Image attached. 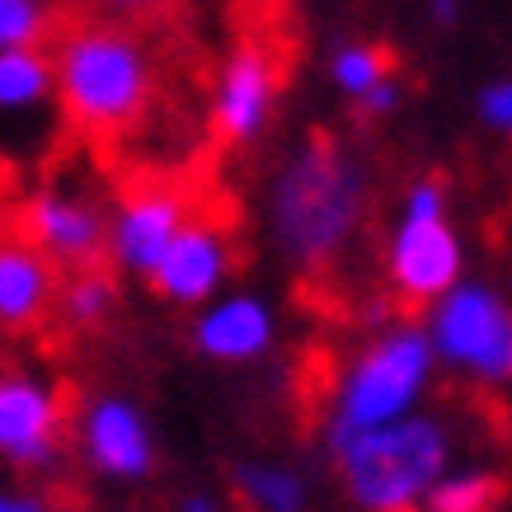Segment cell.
<instances>
[{
  "label": "cell",
  "mask_w": 512,
  "mask_h": 512,
  "mask_svg": "<svg viewBox=\"0 0 512 512\" xmlns=\"http://www.w3.org/2000/svg\"><path fill=\"white\" fill-rule=\"evenodd\" d=\"M367 207V170L329 141H306L273 179L268 217L278 249L296 268L334 264Z\"/></svg>",
  "instance_id": "cell-1"
},
{
  "label": "cell",
  "mask_w": 512,
  "mask_h": 512,
  "mask_svg": "<svg viewBox=\"0 0 512 512\" xmlns=\"http://www.w3.org/2000/svg\"><path fill=\"white\" fill-rule=\"evenodd\" d=\"M386 278L414 306H428L451 282L466 278V245H461V231L451 226L447 212L395 221V231L386 240Z\"/></svg>",
  "instance_id": "cell-6"
},
{
  "label": "cell",
  "mask_w": 512,
  "mask_h": 512,
  "mask_svg": "<svg viewBox=\"0 0 512 512\" xmlns=\"http://www.w3.org/2000/svg\"><path fill=\"white\" fill-rule=\"evenodd\" d=\"M118 306V287H113L109 273H99V268H76V278L66 282L62 292V311L71 325H99V320H109V311Z\"/></svg>",
  "instance_id": "cell-19"
},
{
  "label": "cell",
  "mask_w": 512,
  "mask_h": 512,
  "mask_svg": "<svg viewBox=\"0 0 512 512\" xmlns=\"http://www.w3.org/2000/svg\"><path fill=\"white\" fill-rule=\"evenodd\" d=\"M235 489L245 494L254 512H306L311 508V484L306 475L282 461H240L235 466Z\"/></svg>",
  "instance_id": "cell-15"
},
{
  "label": "cell",
  "mask_w": 512,
  "mask_h": 512,
  "mask_svg": "<svg viewBox=\"0 0 512 512\" xmlns=\"http://www.w3.org/2000/svg\"><path fill=\"white\" fill-rule=\"evenodd\" d=\"M113 10H146V5H156V0H104Z\"/></svg>",
  "instance_id": "cell-27"
},
{
  "label": "cell",
  "mask_w": 512,
  "mask_h": 512,
  "mask_svg": "<svg viewBox=\"0 0 512 512\" xmlns=\"http://www.w3.org/2000/svg\"><path fill=\"white\" fill-rule=\"evenodd\" d=\"M278 343V315L264 296L254 292H217L212 301L198 306L193 320V348L212 362L240 367V362H259Z\"/></svg>",
  "instance_id": "cell-13"
},
{
  "label": "cell",
  "mask_w": 512,
  "mask_h": 512,
  "mask_svg": "<svg viewBox=\"0 0 512 512\" xmlns=\"http://www.w3.org/2000/svg\"><path fill=\"white\" fill-rule=\"evenodd\" d=\"M156 90L146 47L127 29L90 24L66 33L52 57V94L85 132H123L137 123Z\"/></svg>",
  "instance_id": "cell-2"
},
{
  "label": "cell",
  "mask_w": 512,
  "mask_h": 512,
  "mask_svg": "<svg viewBox=\"0 0 512 512\" xmlns=\"http://www.w3.org/2000/svg\"><path fill=\"white\" fill-rule=\"evenodd\" d=\"M188 217L193 212H188V198L179 188L146 184L113 207L109 231H104V254L132 278H151L156 259L165 254V245Z\"/></svg>",
  "instance_id": "cell-9"
},
{
  "label": "cell",
  "mask_w": 512,
  "mask_h": 512,
  "mask_svg": "<svg viewBox=\"0 0 512 512\" xmlns=\"http://www.w3.org/2000/svg\"><path fill=\"white\" fill-rule=\"evenodd\" d=\"M62 447V390L38 372H0V461L43 470Z\"/></svg>",
  "instance_id": "cell-7"
},
{
  "label": "cell",
  "mask_w": 512,
  "mask_h": 512,
  "mask_svg": "<svg viewBox=\"0 0 512 512\" xmlns=\"http://www.w3.org/2000/svg\"><path fill=\"white\" fill-rule=\"evenodd\" d=\"M503 484L494 470H442L433 480V489L423 494L428 512H498Z\"/></svg>",
  "instance_id": "cell-17"
},
{
  "label": "cell",
  "mask_w": 512,
  "mask_h": 512,
  "mask_svg": "<svg viewBox=\"0 0 512 512\" xmlns=\"http://www.w3.org/2000/svg\"><path fill=\"white\" fill-rule=\"evenodd\" d=\"M0 512H47V508H43V498L15 494V489H0Z\"/></svg>",
  "instance_id": "cell-25"
},
{
  "label": "cell",
  "mask_w": 512,
  "mask_h": 512,
  "mask_svg": "<svg viewBox=\"0 0 512 512\" xmlns=\"http://www.w3.org/2000/svg\"><path fill=\"white\" fill-rule=\"evenodd\" d=\"M395 512H419V508H395Z\"/></svg>",
  "instance_id": "cell-28"
},
{
  "label": "cell",
  "mask_w": 512,
  "mask_h": 512,
  "mask_svg": "<svg viewBox=\"0 0 512 512\" xmlns=\"http://www.w3.org/2000/svg\"><path fill=\"white\" fill-rule=\"evenodd\" d=\"M278 62L273 52L259 43L235 47L226 66L217 76V90H212V123L226 141L245 146V141H259L273 123V109H278Z\"/></svg>",
  "instance_id": "cell-10"
},
{
  "label": "cell",
  "mask_w": 512,
  "mask_h": 512,
  "mask_svg": "<svg viewBox=\"0 0 512 512\" xmlns=\"http://www.w3.org/2000/svg\"><path fill=\"white\" fill-rule=\"evenodd\" d=\"M179 512H226V508H221V498H217V494H184Z\"/></svg>",
  "instance_id": "cell-26"
},
{
  "label": "cell",
  "mask_w": 512,
  "mask_h": 512,
  "mask_svg": "<svg viewBox=\"0 0 512 512\" xmlns=\"http://www.w3.org/2000/svg\"><path fill=\"white\" fill-rule=\"evenodd\" d=\"M447 212V188L437 179H414L400 198V217H442Z\"/></svg>",
  "instance_id": "cell-22"
},
{
  "label": "cell",
  "mask_w": 512,
  "mask_h": 512,
  "mask_svg": "<svg viewBox=\"0 0 512 512\" xmlns=\"http://www.w3.org/2000/svg\"><path fill=\"white\" fill-rule=\"evenodd\" d=\"M235 268V254H231V240L221 226L202 217H188L174 240L165 245V254L156 259L151 268V287L156 296H165L170 306H202V301H212V296L226 287Z\"/></svg>",
  "instance_id": "cell-11"
},
{
  "label": "cell",
  "mask_w": 512,
  "mask_h": 512,
  "mask_svg": "<svg viewBox=\"0 0 512 512\" xmlns=\"http://www.w3.org/2000/svg\"><path fill=\"white\" fill-rule=\"evenodd\" d=\"M428 19L437 29H456L461 24V0H428Z\"/></svg>",
  "instance_id": "cell-24"
},
{
  "label": "cell",
  "mask_w": 512,
  "mask_h": 512,
  "mask_svg": "<svg viewBox=\"0 0 512 512\" xmlns=\"http://www.w3.org/2000/svg\"><path fill=\"white\" fill-rule=\"evenodd\" d=\"M437 367L475 376L480 386H508L512 376V306L494 282L461 278L428 301V325Z\"/></svg>",
  "instance_id": "cell-5"
},
{
  "label": "cell",
  "mask_w": 512,
  "mask_h": 512,
  "mask_svg": "<svg viewBox=\"0 0 512 512\" xmlns=\"http://www.w3.org/2000/svg\"><path fill=\"white\" fill-rule=\"evenodd\" d=\"M433 372H437V357H433V343H428L423 325L381 329L348 362V372L334 386L329 419H325L329 451L339 447V442H348V437L386 428V423L423 409L428 390H433Z\"/></svg>",
  "instance_id": "cell-3"
},
{
  "label": "cell",
  "mask_w": 512,
  "mask_h": 512,
  "mask_svg": "<svg viewBox=\"0 0 512 512\" xmlns=\"http://www.w3.org/2000/svg\"><path fill=\"white\" fill-rule=\"evenodd\" d=\"M475 113L489 132H508L512 127V80H489L475 94Z\"/></svg>",
  "instance_id": "cell-21"
},
{
  "label": "cell",
  "mask_w": 512,
  "mask_h": 512,
  "mask_svg": "<svg viewBox=\"0 0 512 512\" xmlns=\"http://www.w3.org/2000/svg\"><path fill=\"white\" fill-rule=\"evenodd\" d=\"M390 76V52L372 43H343L334 57H329V80L339 85L348 99H362L376 80Z\"/></svg>",
  "instance_id": "cell-18"
},
{
  "label": "cell",
  "mask_w": 512,
  "mask_h": 512,
  "mask_svg": "<svg viewBox=\"0 0 512 512\" xmlns=\"http://www.w3.org/2000/svg\"><path fill=\"white\" fill-rule=\"evenodd\" d=\"M400 80L395 76H386V80H376L372 90L362 94V99H357V104H362V113H372V118H390V113L400 109Z\"/></svg>",
  "instance_id": "cell-23"
},
{
  "label": "cell",
  "mask_w": 512,
  "mask_h": 512,
  "mask_svg": "<svg viewBox=\"0 0 512 512\" xmlns=\"http://www.w3.org/2000/svg\"><path fill=\"white\" fill-rule=\"evenodd\" d=\"M57 268L24 235H0V329H29L52 311Z\"/></svg>",
  "instance_id": "cell-14"
},
{
  "label": "cell",
  "mask_w": 512,
  "mask_h": 512,
  "mask_svg": "<svg viewBox=\"0 0 512 512\" xmlns=\"http://www.w3.org/2000/svg\"><path fill=\"white\" fill-rule=\"evenodd\" d=\"M52 29L47 0H0V52L5 47H33Z\"/></svg>",
  "instance_id": "cell-20"
},
{
  "label": "cell",
  "mask_w": 512,
  "mask_h": 512,
  "mask_svg": "<svg viewBox=\"0 0 512 512\" xmlns=\"http://www.w3.org/2000/svg\"><path fill=\"white\" fill-rule=\"evenodd\" d=\"M343 494L362 512L419 508L433 480L451 466V433L433 414H404V419L357 433L334 447Z\"/></svg>",
  "instance_id": "cell-4"
},
{
  "label": "cell",
  "mask_w": 512,
  "mask_h": 512,
  "mask_svg": "<svg viewBox=\"0 0 512 512\" xmlns=\"http://www.w3.org/2000/svg\"><path fill=\"white\" fill-rule=\"evenodd\" d=\"M109 217L90 198L66 188H38L24 202V240L52 259V268H94L104 259Z\"/></svg>",
  "instance_id": "cell-12"
},
{
  "label": "cell",
  "mask_w": 512,
  "mask_h": 512,
  "mask_svg": "<svg viewBox=\"0 0 512 512\" xmlns=\"http://www.w3.org/2000/svg\"><path fill=\"white\" fill-rule=\"evenodd\" d=\"M80 456L104 480H146L156 470V433L127 395H94L80 409Z\"/></svg>",
  "instance_id": "cell-8"
},
{
  "label": "cell",
  "mask_w": 512,
  "mask_h": 512,
  "mask_svg": "<svg viewBox=\"0 0 512 512\" xmlns=\"http://www.w3.org/2000/svg\"><path fill=\"white\" fill-rule=\"evenodd\" d=\"M52 99V57L43 47H5L0 52V113H33Z\"/></svg>",
  "instance_id": "cell-16"
}]
</instances>
